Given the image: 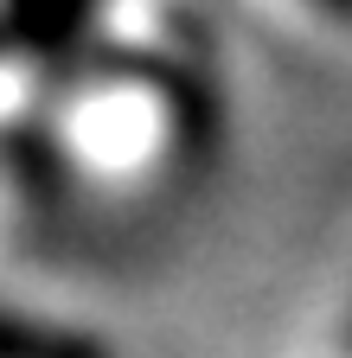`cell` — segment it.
<instances>
[{
    "label": "cell",
    "instance_id": "obj_2",
    "mask_svg": "<svg viewBox=\"0 0 352 358\" xmlns=\"http://www.w3.org/2000/svg\"><path fill=\"white\" fill-rule=\"evenodd\" d=\"M327 7H333V13H352V0H327Z\"/></svg>",
    "mask_w": 352,
    "mask_h": 358
},
{
    "label": "cell",
    "instance_id": "obj_1",
    "mask_svg": "<svg viewBox=\"0 0 352 358\" xmlns=\"http://www.w3.org/2000/svg\"><path fill=\"white\" fill-rule=\"evenodd\" d=\"M0 358H109L90 333H71L32 313H7L0 307Z\"/></svg>",
    "mask_w": 352,
    "mask_h": 358
}]
</instances>
